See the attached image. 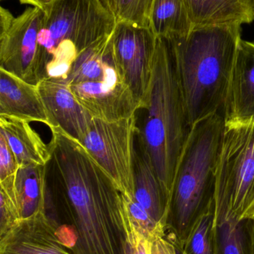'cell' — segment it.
<instances>
[{"mask_svg": "<svg viewBox=\"0 0 254 254\" xmlns=\"http://www.w3.org/2000/svg\"><path fill=\"white\" fill-rule=\"evenodd\" d=\"M52 165L76 254H128L126 205L116 183L82 143L50 130Z\"/></svg>", "mask_w": 254, "mask_h": 254, "instance_id": "cell-1", "label": "cell"}, {"mask_svg": "<svg viewBox=\"0 0 254 254\" xmlns=\"http://www.w3.org/2000/svg\"><path fill=\"white\" fill-rule=\"evenodd\" d=\"M168 40L191 127L215 113H224L242 40L241 25L199 27Z\"/></svg>", "mask_w": 254, "mask_h": 254, "instance_id": "cell-2", "label": "cell"}, {"mask_svg": "<svg viewBox=\"0 0 254 254\" xmlns=\"http://www.w3.org/2000/svg\"><path fill=\"white\" fill-rule=\"evenodd\" d=\"M140 110L143 119L137 125V138L170 196L177 162L192 127L168 39L157 37L150 85Z\"/></svg>", "mask_w": 254, "mask_h": 254, "instance_id": "cell-3", "label": "cell"}, {"mask_svg": "<svg viewBox=\"0 0 254 254\" xmlns=\"http://www.w3.org/2000/svg\"><path fill=\"white\" fill-rule=\"evenodd\" d=\"M225 129L223 113L195 124L177 162L166 237L181 249L198 219L215 207L216 175Z\"/></svg>", "mask_w": 254, "mask_h": 254, "instance_id": "cell-4", "label": "cell"}, {"mask_svg": "<svg viewBox=\"0 0 254 254\" xmlns=\"http://www.w3.org/2000/svg\"><path fill=\"white\" fill-rule=\"evenodd\" d=\"M215 202L239 220L254 217V120L225 122Z\"/></svg>", "mask_w": 254, "mask_h": 254, "instance_id": "cell-5", "label": "cell"}, {"mask_svg": "<svg viewBox=\"0 0 254 254\" xmlns=\"http://www.w3.org/2000/svg\"><path fill=\"white\" fill-rule=\"evenodd\" d=\"M37 42L44 74L49 58L61 42L70 40L79 53L111 35L116 18L99 0H52L44 9Z\"/></svg>", "mask_w": 254, "mask_h": 254, "instance_id": "cell-6", "label": "cell"}, {"mask_svg": "<svg viewBox=\"0 0 254 254\" xmlns=\"http://www.w3.org/2000/svg\"><path fill=\"white\" fill-rule=\"evenodd\" d=\"M137 113L116 122L92 119L82 144L116 183L121 192L134 195V152Z\"/></svg>", "mask_w": 254, "mask_h": 254, "instance_id": "cell-7", "label": "cell"}, {"mask_svg": "<svg viewBox=\"0 0 254 254\" xmlns=\"http://www.w3.org/2000/svg\"><path fill=\"white\" fill-rule=\"evenodd\" d=\"M43 18L38 7H28L16 17L0 9V68L34 85L44 78L37 42Z\"/></svg>", "mask_w": 254, "mask_h": 254, "instance_id": "cell-8", "label": "cell"}, {"mask_svg": "<svg viewBox=\"0 0 254 254\" xmlns=\"http://www.w3.org/2000/svg\"><path fill=\"white\" fill-rule=\"evenodd\" d=\"M157 37L151 28L116 22L111 37L113 55L124 80L143 108L152 78Z\"/></svg>", "mask_w": 254, "mask_h": 254, "instance_id": "cell-9", "label": "cell"}, {"mask_svg": "<svg viewBox=\"0 0 254 254\" xmlns=\"http://www.w3.org/2000/svg\"><path fill=\"white\" fill-rule=\"evenodd\" d=\"M76 99L92 118L116 122L131 117L141 108L120 73L104 81L70 84Z\"/></svg>", "mask_w": 254, "mask_h": 254, "instance_id": "cell-10", "label": "cell"}, {"mask_svg": "<svg viewBox=\"0 0 254 254\" xmlns=\"http://www.w3.org/2000/svg\"><path fill=\"white\" fill-rule=\"evenodd\" d=\"M0 254H76L46 211L21 221L0 237Z\"/></svg>", "mask_w": 254, "mask_h": 254, "instance_id": "cell-11", "label": "cell"}, {"mask_svg": "<svg viewBox=\"0 0 254 254\" xmlns=\"http://www.w3.org/2000/svg\"><path fill=\"white\" fill-rule=\"evenodd\" d=\"M37 86L55 128L60 127L82 143L93 118L76 99L68 82L44 78Z\"/></svg>", "mask_w": 254, "mask_h": 254, "instance_id": "cell-12", "label": "cell"}, {"mask_svg": "<svg viewBox=\"0 0 254 254\" xmlns=\"http://www.w3.org/2000/svg\"><path fill=\"white\" fill-rule=\"evenodd\" d=\"M224 116L225 122L254 120V42L239 43Z\"/></svg>", "mask_w": 254, "mask_h": 254, "instance_id": "cell-13", "label": "cell"}, {"mask_svg": "<svg viewBox=\"0 0 254 254\" xmlns=\"http://www.w3.org/2000/svg\"><path fill=\"white\" fill-rule=\"evenodd\" d=\"M0 115L55 128L37 85L31 84L0 68Z\"/></svg>", "mask_w": 254, "mask_h": 254, "instance_id": "cell-14", "label": "cell"}, {"mask_svg": "<svg viewBox=\"0 0 254 254\" xmlns=\"http://www.w3.org/2000/svg\"><path fill=\"white\" fill-rule=\"evenodd\" d=\"M134 195L155 223L165 231L169 194L164 189L149 155L139 140L134 152Z\"/></svg>", "mask_w": 254, "mask_h": 254, "instance_id": "cell-15", "label": "cell"}, {"mask_svg": "<svg viewBox=\"0 0 254 254\" xmlns=\"http://www.w3.org/2000/svg\"><path fill=\"white\" fill-rule=\"evenodd\" d=\"M29 124L23 119L0 115V134L7 140L19 167L32 164L47 166L52 159L49 145Z\"/></svg>", "mask_w": 254, "mask_h": 254, "instance_id": "cell-16", "label": "cell"}, {"mask_svg": "<svg viewBox=\"0 0 254 254\" xmlns=\"http://www.w3.org/2000/svg\"><path fill=\"white\" fill-rule=\"evenodd\" d=\"M192 28L251 23L254 0H184Z\"/></svg>", "mask_w": 254, "mask_h": 254, "instance_id": "cell-17", "label": "cell"}, {"mask_svg": "<svg viewBox=\"0 0 254 254\" xmlns=\"http://www.w3.org/2000/svg\"><path fill=\"white\" fill-rule=\"evenodd\" d=\"M214 254H252L249 220H239L215 203Z\"/></svg>", "mask_w": 254, "mask_h": 254, "instance_id": "cell-18", "label": "cell"}, {"mask_svg": "<svg viewBox=\"0 0 254 254\" xmlns=\"http://www.w3.org/2000/svg\"><path fill=\"white\" fill-rule=\"evenodd\" d=\"M47 166L28 164L16 171L15 183L23 219L46 210Z\"/></svg>", "mask_w": 254, "mask_h": 254, "instance_id": "cell-19", "label": "cell"}, {"mask_svg": "<svg viewBox=\"0 0 254 254\" xmlns=\"http://www.w3.org/2000/svg\"><path fill=\"white\" fill-rule=\"evenodd\" d=\"M150 28L157 37H183L192 29L184 0H154Z\"/></svg>", "mask_w": 254, "mask_h": 254, "instance_id": "cell-20", "label": "cell"}, {"mask_svg": "<svg viewBox=\"0 0 254 254\" xmlns=\"http://www.w3.org/2000/svg\"><path fill=\"white\" fill-rule=\"evenodd\" d=\"M15 180L16 173L0 181V237L23 220Z\"/></svg>", "mask_w": 254, "mask_h": 254, "instance_id": "cell-21", "label": "cell"}, {"mask_svg": "<svg viewBox=\"0 0 254 254\" xmlns=\"http://www.w3.org/2000/svg\"><path fill=\"white\" fill-rule=\"evenodd\" d=\"M215 207L203 215L189 233L183 248V254H214Z\"/></svg>", "mask_w": 254, "mask_h": 254, "instance_id": "cell-22", "label": "cell"}, {"mask_svg": "<svg viewBox=\"0 0 254 254\" xmlns=\"http://www.w3.org/2000/svg\"><path fill=\"white\" fill-rule=\"evenodd\" d=\"M153 3L154 0H116V21H125L150 28Z\"/></svg>", "mask_w": 254, "mask_h": 254, "instance_id": "cell-23", "label": "cell"}, {"mask_svg": "<svg viewBox=\"0 0 254 254\" xmlns=\"http://www.w3.org/2000/svg\"><path fill=\"white\" fill-rule=\"evenodd\" d=\"M125 220L128 234V254H152L151 240L137 231L130 219L128 211Z\"/></svg>", "mask_w": 254, "mask_h": 254, "instance_id": "cell-24", "label": "cell"}, {"mask_svg": "<svg viewBox=\"0 0 254 254\" xmlns=\"http://www.w3.org/2000/svg\"><path fill=\"white\" fill-rule=\"evenodd\" d=\"M19 165L7 140L0 134V181L16 173Z\"/></svg>", "mask_w": 254, "mask_h": 254, "instance_id": "cell-25", "label": "cell"}, {"mask_svg": "<svg viewBox=\"0 0 254 254\" xmlns=\"http://www.w3.org/2000/svg\"><path fill=\"white\" fill-rule=\"evenodd\" d=\"M152 254H177V247L165 235H158L151 240Z\"/></svg>", "mask_w": 254, "mask_h": 254, "instance_id": "cell-26", "label": "cell"}, {"mask_svg": "<svg viewBox=\"0 0 254 254\" xmlns=\"http://www.w3.org/2000/svg\"><path fill=\"white\" fill-rule=\"evenodd\" d=\"M21 4H27L32 5L33 7H38L44 10L47 4L52 0H19Z\"/></svg>", "mask_w": 254, "mask_h": 254, "instance_id": "cell-27", "label": "cell"}, {"mask_svg": "<svg viewBox=\"0 0 254 254\" xmlns=\"http://www.w3.org/2000/svg\"><path fill=\"white\" fill-rule=\"evenodd\" d=\"M99 1H101L102 5L114 16L116 0H99Z\"/></svg>", "mask_w": 254, "mask_h": 254, "instance_id": "cell-28", "label": "cell"}, {"mask_svg": "<svg viewBox=\"0 0 254 254\" xmlns=\"http://www.w3.org/2000/svg\"><path fill=\"white\" fill-rule=\"evenodd\" d=\"M249 233H250L251 247H252V254H254V217L249 219Z\"/></svg>", "mask_w": 254, "mask_h": 254, "instance_id": "cell-29", "label": "cell"}, {"mask_svg": "<svg viewBox=\"0 0 254 254\" xmlns=\"http://www.w3.org/2000/svg\"><path fill=\"white\" fill-rule=\"evenodd\" d=\"M177 254H183L181 253V252H180V251L178 249H177Z\"/></svg>", "mask_w": 254, "mask_h": 254, "instance_id": "cell-30", "label": "cell"}]
</instances>
